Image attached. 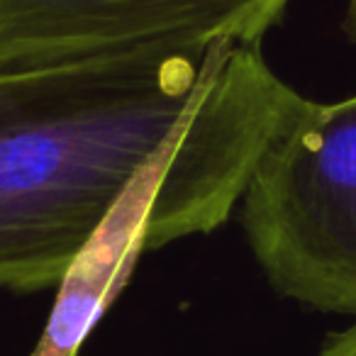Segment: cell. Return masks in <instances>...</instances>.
<instances>
[{
	"mask_svg": "<svg viewBox=\"0 0 356 356\" xmlns=\"http://www.w3.org/2000/svg\"><path fill=\"white\" fill-rule=\"evenodd\" d=\"M302 100L261 44L161 47L0 74V288L59 286L147 168Z\"/></svg>",
	"mask_w": 356,
	"mask_h": 356,
	"instance_id": "obj_1",
	"label": "cell"
},
{
	"mask_svg": "<svg viewBox=\"0 0 356 356\" xmlns=\"http://www.w3.org/2000/svg\"><path fill=\"white\" fill-rule=\"evenodd\" d=\"M305 100L225 129L147 168L59 281L54 307L30 356H79L86 337L118 300L147 249L210 234L227 222L234 205L242 203L259 159L296 120Z\"/></svg>",
	"mask_w": 356,
	"mask_h": 356,
	"instance_id": "obj_2",
	"label": "cell"
},
{
	"mask_svg": "<svg viewBox=\"0 0 356 356\" xmlns=\"http://www.w3.org/2000/svg\"><path fill=\"white\" fill-rule=\"evenodd\" d=\"M242 225L276 293L356 315V95L305 100L259 159Z\"/></svg>",
	"mask_w": 356,
	"mask_h": 356,
	"instance_id": "obj_3",
	"label": "cell"
},
{
	"mask_svg": "<svg viewBox=\"0 0 356 356\" xmlns=\"http://www.w3.org/2000/svg\"><path fill=\"white\" fill-rule=\"evenodd\" d=\"M291 0H0V74L161 47L261 44Z\"/></svg>",
	"mask_w": 356,
	"mask_h": 356,
	"instance_id": "obj_4",
	"label": "cell"
},
{
	"mask_svg": "<svg viewBox=\"0 0 356 356\" xmlns=\"http://www.w3.org/2000/svg\"><path fill=\"white\" fill-rule=\"evenodd\" d=\"M317 356H356V325L332 334Z\"/></svg>",
	"mask_w": 356,
	"mask_h": 356,
	"instance_id": "obj_5",
	"label": "cell"
},
{
	"mask_svg": "<svg viewBox=\"0 0 356 356\" xmlns=\"http://www.w3.org/2000/svg\"><path fill=\"white\" fill-rule=\"evenodd\" d=\"M346 30L356 40V0H349V15H346Z\"/></svg>",
	"mask_w": 356,
	"mask_h": 356,
	"instance_id": "obj_6",
	"label": "cell"
}]
</instances>
